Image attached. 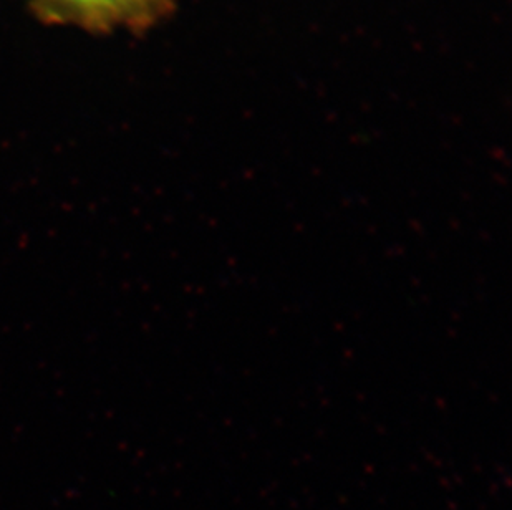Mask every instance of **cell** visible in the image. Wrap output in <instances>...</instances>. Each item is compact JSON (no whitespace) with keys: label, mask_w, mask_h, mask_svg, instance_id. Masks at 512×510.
Returning <instances> with one entry per match:
<instances>
[{"label":"cell","mask_w":512,"mask_h":510,"mask_svg":"<svg viewBox=\"0 0 512 510\" xmlns=\"http://www.w3.org/2000/svg\"><path fill=\"white\" fill-rule=\"evenodd\" d=\"M40 12L90 30L143 32L166 19L174 0H35Z\"/></svg>","instance_id":"obj_1"}]
</instances>
